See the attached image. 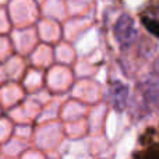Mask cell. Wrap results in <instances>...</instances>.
Here are the masks:
<instances>
[{
  "label": "cell",
  "instance_id": "cell-1",
  "mask_svg": "<svg viewBox=\"0 0 159 159\" xmlns=\"http://www.w3.org/2000/svg\"><path fill=\"white\" fill-rule=\"evenodd\" d=\"M113 32H115V38L119 42V46L121 49H127L131 45H134L138 36V31L135 28L134 20L126 13L121 14L117 18L115 27H113Z\"/></svg>",
  "mask_w": 159,
  "mask_h": 159
},
{
  "label": "cell",
  "instance_id": "cell-2",
  "mask_svg": "<svg viewBox=\"0 0 159 159\" xmlns=\"http://www.w3.org/2000/svg\"><path fill=\"white\" fill-rule=\"evenodd\" d=\"M107 96L113 109L117 112H123L129 99V88L120 81H110Z\"/></svg>",
  "mask_w": 159,
  "mask_h": 159
},
{
  "label": "cell",
  "instance_id": "cell-3",
  "mask_svg": "<svg viewBox=\"0 0 159 159\" xmlns=\"http://www.w3.org/2000/svg\"><path fill=\"white\" fill-rule=\"evenodd\" d=\"M140 91L147 102L158 103L159 102V78L149 77L140 84Z\"/></svg>",
  "mask_w": 159,
  "mask_h": 159
},
{
  "label": "cell",
  "instance_id": "cell-4",
  "mask_svg": "<svg viewBox=\"0 0 159 159\" xmlns=\"http://www.w3.org/2000/svg\"><path fill=\"white\" fill-rule=\"evenodd\" d=\"M143 25L157 38H159V6L141 13Z\"/></svg>",
  "mask_w": 159,
  "mask_h": 159
},
{
  "label": "cell",
  "instance_id": "cell-5",
  "mask_svg": "<svg viewBox=\"0 0 159 159\" xmlns=\"http://www.w3.org/2000/svg\"><path fill=\"white\" fill-rule=\"evenodd\" d=\"M135 159H159V145L158 144L148 145L145 149L135 154Z\"/></svg>",
  "mask_w": 159,
  "mask_h": 159
},
{
  "label": "cell",
  "instance_id": "cell-6",
  "mask_svg": "<svg viewBox=\"0 0 159 159\" xmlns=\"http://www.w3.org/2000/svg\"><path fill=\"white\" fill-rule=\"evenodd\" d=\"M155 70H157V71L159 73V57L157 59V60H155Z\"/></svg>",
  "mask_w": 159,
  "mask_h": 159
}]
</instances>
